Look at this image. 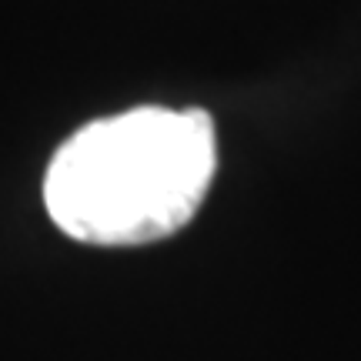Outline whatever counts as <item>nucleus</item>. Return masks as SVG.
<instances>
[{
	"instance_id": "nucleus-1",
	"label": "nucleus",
	"mask_w": 361,
	"mask_h": 361,
	"mask_svg": "<svg viewBox=\"0 0 361 361\" xmlns=\"http://www.w3.org/2000/svg\"><path fill=\"white\" fill-rule=\"evenodd\" d=\"M218 171L214 121L201 107H130L90 121L44 174L51 221L74 241L151 245L197 214Z\"/></svg>"
}]
</instances>
